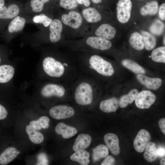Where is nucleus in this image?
<instances>
[{"mask_svg":"<svg viewBox=\"0 0 165 165\" xmlns=\"http://www.w3.org/2000/svg\"><path fill=\"white\" fill-rule=\"evenodd\" d=\"M16 148L9 147L6 148L0 155V164L5 165L13 161L18 155Z\"/></svg>","mask_w":165,"mask_h":165,"instance_id":"21","label":"nucleus"},{"mask_svg":"<svg viewBox=\"0 0 165 165\" xmlns=\"http://www.w3.org/2000/svg\"><path fill=\"white\" fill-rule=\"evenodd\" d=\"M132 7L131 0H119L117 4V16L120 23L124 24L129 20Z\"/></svg>","mask_w":165,"mask_h":165,"instance_id":"6","label":"nucleus"},{"mask_svg":"<svg viewBox=\"0 0 165 165\" xmlns=\"http://www.w3.org/2000/svg\"><path fill=\"white\" fill-rule=\"evenodd\" d=\"M82 14L85 19L89 23H96L102 19L101 14L94 8L90 7L84 9Z\"/></svg>","mask_w":165,"mask_h":165,"instance_id":"20","label":"nucleus"},{"mask_svg":"<svg viewBox=\"0 0 165 165\" xmlns=\"http://www.w3.org/2000/svg\"><path fill=\"white\" fill-rule=\"evenodd\" d=\"M85 44V47L81 48L85 51L87 48L90 50H106L110 49L112 46V43L109 40L97 36L89 37L86 40Z\"/></svg>","mask_w":165,"mask_h":165,"instance_id":"5","label":"nucleus"},{"mask_svg":"<svg viewBox=\"0 0 165 165\" xmlns=\"http://www.w3.org/2000/svg\"><path fill=\"white\" fill-rule=\"evenodd\" d=\"M151 57L155 62L165 63V46L160 47L154 49L152 52Z\"/></svg>","mask_w":165,"mask_h":165,"instance_id":"33","label":"nucleus"},{"mask_svg":"<svg viewBox=\"0 0 165 165\" xmlns=\"http://www.w3.org/2000/svg\"><path fill=\"white\" fill-rule=\"evenodd\" d=\"M92 2L96 4H99L102 2V0H91Z\"/></svg>","mask_w":165,"mask_h":165,"instance_id":"45","label":"nucleus"},{"mask_svg":"<svg viewBox=\"0 0 165 165\" xmlns=\"http://www.w3.org/2000/svg\"><path fill=\"white\" fill-rule=\"evenodd\" d=\"M104 140L111 152L115 155L120 152L119 141L118 136L113 133H108L104 136Z\"/></svg>","mask_w":165,"mask_h":165,"instance_id":"15","label":"nucleus"},{"mask_svg":"<svg viewBox=\"0 0 165 165\" xmlns=\"http://www.w3.org/2000/svg\"><path fill=\"white\" fill-rule=\"evenodd\" d=\"M78 4H83L86 7L89 6L90 5V0H76Z\"/></svg>","mask_w":165,"mask_h":165,"instance_id":"43","label":"nucleus"},{"mask_svg":"<svg viewBox=\"0 0 165 165\" xmlns=\"http://www.w3.org/2000/svg\"><path fill=\"white\" fill-rule=\"evenodd\" d=\"M89 157V152L84 149L75 151L70 158L72 160L77 162L81 165H87L90 162Z\"/></svg>","mask_w":165,"mask_h":165,"instance_id":"23","label":"nucleus"},{"mask_svg":"<svg viewBox=\"0 0 165 165\" xmlns=\"http://www.w3.org/2000/svg\"><path fill=\"white\" fill-rule=\"evenodd\" d=\"M24 9L22 3L13 0L8 6L4 5L0 9V19L12 20L20 14Z\"/></svg>","mask_w":165,"mask_h":165,"instance_id":"4","label":"nucleus"},{"mask_svg":"<svg viewBox=\"0 0 165 165\" xmlns=\"http://www.w3.org/2000/svg\"><path fill=\"white\" fill-rule=\"evenodd\" d=\"M93 151V158L94 162L106 157L108 154V147L103 144L99 145L94 148Z\"/></svg>","mask_w":165,"mask_h":165,"instance_id":"31","label":"nucleus"},{"mask_svg":"<svg viewBox=\"0 0 165 165\" xmlns=\"http://www.w3.org/2000/svg\"><path fill=\"white\" fill-rule=\"evenodd\" d=\"M164 27V24L162 21L156 20L151 24L149 29L153 34L160 35L163 33Z\"/></svg>","mask_w":165,"mask_h":165,"instance_id":"35","label":"nucleus"},{"mask_svg":"<svg viewBox=\"0 0 165 165\" xmlns=\"http://www.w3.org/2000/svg\"><path fill=\"white\" fill-rule=\"evenodd\" d=\"M79 71L92 78L96 74L109 77L115 71L112 64L99 55L88 54L77 62Z\"/></svg>","mask_w":165,"mask_h":165,"instance_id":"2","label":"nucleus"},{"mask_svg":"<svg viewBox=\"0 0 165 165\" xmlns=\"http://www.w3.org/2000/svg\"><path fill=\"white\" fill-rule=\"evenodd\" d=\"M129 42L131 46L134 49L141 50L144 48V44L142 35L139 33L135 32L131 35Z\"/></svg>","mask_w":165,"mask_h":165,"instance_id":"27","label":"nucleus"},{"mask_svg":"<svg viewBox=\"0 0 165 165\" xmlns=\"http://www.w3.org/2000/svg\"><path fill=\"white\" fill-rule=\"evenodd\" d=\"M59 5L62 8L67 9H71L77 7L76 0H60Z\"/></svg>","mask_w":165,"mask_h":165,"instance_id":"36","label":"nucleus"},{"mask_svg":"<svg viewBox=\"0 0 165 165\" xmlns=\"http://www.w3.org/2000/svg\"><path fill=\"white\" fill-rule=\"evenodd\" d=\"M38 165H47L48 164V160L47 156L43 153L40 154L38 157Z\"/></svg>","mask_w":165,"mask_h":165,"instance_id":"37","label":"nucleus"},{"mask_svg":"<svg viewBox=\"0 0 165 165\" xmlns=\"http://www.w3.org/2000/svg\"><path fill=\"white\" fill-rule=\"evenodd\" d=\"M137 78L140 83L149 89L156 90L162 83V80L160 78H150L142 74H138Z\"/></svg>","mask_w":165,"mask_h":165,"instance_id":"14","label":"nucleus"},{"mask_svg":"<svg viewBox=\"0 0 165 165\" xmlns=\"http://www.w3.org/2000/svg\"><path fill=\"white\" fill-rule=\"evenodd\" d=\"M56 133L61 135L64 139H68L76 134L77 130L73 127L67 125L63 123H58L55 128Z\"/></svg>","mask_w":165,"mask_h":165,"instance_id":"17","label":"nucleus"},{"mask_svg":"<svg viewBox=\"0 0 165 165\" xmlns=\"http://www.w3.org/2000/svg\"><path fill=\"white\" fill-rule=\"evenodd\" d=\"M144 44V47L146 50H150L153 49L156 46V40L152 34L145 31H141Z\"/></svg>","mask_w":165,"mask_h":165,"instance_id":"30","label":"nucleus"},{"mask_svg":"<svg viewBox=\"0 0 165 165\" xmlns=\"http://www.w3.org/2000/svg\"><path fill=\"white\" fill-rule=\"evenodd\" d=\"M145 150L144 154V158L149 162L155 161L158 156L155 143L153 142H149Z\"/></svg>","mask_w":165,"mask_h":165,"instance_id":"26","label":"nucleus"},{"mask_svg":"<svg viewBox=\"0 0 165 165\" xmlns=\"http://www.w3.org/2000/svg\"><path fill=\"white\" fill-rule=\"evenodd\" d=\"M159 15L160 19L162 20L165 19V4L163 3L160 6L159 9Z\"/></svg>","mask_w":165,"mask_h":165,"instance_id":"39","label":"nucleus"},{"mask_svg":"<svg viewBox=\"0 0 165 165\" xmlns=\"http://www.w3.org/2000/svg\"><path fill=\"white\" fill-rule=\"evenodd\" d=\"M32 20L34 23L42 24L45 27H47L49 26L53 20L45 14L40 13L36 14L33 16Z\"/></svg>","mask_w":165,"mask_h":165,"instance_id":"34","label":"nucleus"},{"mask_svg":"<svg viewBox=\"0 0 165 165\" xmlns=\"http://www.w3.org/2000/svg\"><path fill=\"white\" fill-rule=\"evenodd\" d=\"M8 115L6 109L2 105L0 104V120L5 119Z\"/></svg>","mask_w":165,"mask_h":165,"instance_id":"40","label":"nucleus"},{"mask_svg":"<svg viewBox=\"0 0 165 165\" xmlns=\"http://www.w3.org/2000/svg\"><path fill=\"white\" fill-rule=\"evenodd\" d=\"M116 31V29L111 25L103 24L97 29L95 34L98 37L109 40L114 38Z\"/></svg>","mask_w":165,"mask_h":165,"instance_id":"13","label":"nucleus"},{"mask_svg":"<svg viewBox=\"0 0 165 165\" xmlns=\"http://www.w3.org/2000/svg\"><path fill=\"white\" fill-rule=\"evenodd\" d=\"M69 93H71V86L63 82L47 83L40 90L42 96L46 98H63Z\"/></svg>","mask_w":165,"mask_h":165,"instance_id":"3","label":"nucleus"},{"mask_svg":"<svg viewBox=\"0 0 165 165\" xmlns=\"http://www.w3.org/2000/svg\"></svg>","mask_w":165,"mask_h":165,"instance_id":"50","label":"nucleus"},{"mask_svg":"<svg viewBox=\"0 0 165 165\" xmlns=\"http://www.w3.org/2000/svg\"><path fill=\"white\" fill-rule=\"evenodd\" d=\"M50 0H28L24 6V9L28 10L36 14L41 13L45 5Z\"/></svg>","mask_w":165,"mask_h":165,"instance_id":"16","label":"nucleus"},{"mask_svg":"<svg viewBox=\"0 0 165 165\" xmlns=\"http://www.w3.org/2000/svg\"><path fill=\"white\" fill-rule=\"evenodd\" d=\"M115 158L111 156H106L101 163V165H112L115 164Z\"/></svg>","mask_w":165,"mask_h":165,"instance_id":"38","label":"nucleus"},{"mask_svg":"<svg viewBox=\"0 0 165 165\" xmlns=\"http://www.w3.org/2000/svg\"><path fill=\"white\" fill-rule=\"evenodd\" d=\"M151 140V136L149 132L145 129L141 130L134 140V147L135 149L138 152H143Z\"/></svg>","mask_w":165,"mask_h":165,"instance_id":"10","label":"nucleus"},{"mask_svg":"<svg viewBox=\"0 0 165 165\" xmlns=\"http://www.w3.org/2000/svg\"><path fill=\"white\" fill-rule=\"evenodd\" d=\"M158 124L160 128L162 133L165 134V119L163 118L159 121Z\"/></svg>","mask_w":165,"mask_h":165,"instance_id":"41","label":"nucleus"},{"mask_svg":"<svg viewBox=\"0 0 165 165\" xmlns=\"http://www.w3.org/2000/svg\"></svg>","mask_w":165,"mask_h":165,"instance_id":"49","label":"nucleus"},{"mask_svg":"<svg viewBox=\"0 0 165 165\" xmlns=\"http://www.w3.org/2000/svg\"><path fill=\"white\" fill-rule=\"evenodd\" d=\"M26 130L29 139L33 143L39 144L43 141L44 137L43 134L30 125H28L26 127Z\"/></svg>","mask_w":165,"mask_h":165,"instance_id":"24","label":"nucleus"},{"mask_svg":"<svg viewBox=\"0 0 165 165\" xmlns=\"http://www.w3.org/2000/svg\"><path fill=\"white\" fill-rule=\"evenodd\" d=\"M15 70L9 65L5 64L0 66V83L7 82L13 77Z\"/></svg>","mask_w":165,"mask_h":165,"instance_id":"22","label":"nucleus"},{"mask_svg":"<svg viewBox=\"0 0 165 165\" xmlns=\"http://www.w3.org/2000/svg\"><path fill=\"white\" fill-rule=\"evenodd\" d=\"M50 121V119L48 117L42 116L36 120L31 121L29 125L38 130H40L42 128L44 129L48 128L49 126Z\"/></svg>","mask_w":165,"mask_h":165,"instance_id":"32","label":"nucleus"},{"mask_svg":"<svg viewBox=\"0 0 165 165\" xmlns=\"http://www.w3.org/2000/svg\"><path fill=\"white\" fill-rule=\"evenodd\" d=\"M49 113L51 117L56 119H64L73 116L75 111L72 107L66 105H59L52 107Z\"/></svg>","mask_w":165,"mask_h":165,"instance_id":"7","label":"nucleus"},{"mask_svg":"<svg viewBox=\"0 0 165 165\" xmlns=\"http://www.w3.org/2000/svg\"><path fill=\"white\" fill-rule=\"evenodd\" d=\"M5 4V0H0V9L3 7Z\"/></svg>","mask_w":165,"mask_h":165,"instance_id":"44","label":"nucleus"},{"mask_svg":"<svg viewBox=\"0 0 165 165\" xmlns=\"http://www.w3.org/2000/svg\"><path fill=\"white\" fill-rule=\"evenodd\" d=\"M165 159H161L160 162V164L161 165H165Z\"/></svg>","mask_w":165,"mask_h":165,"instance_id":"46","label":"nucleus"},{"mask_svg":"<svg viewBox=\"0 0 165 165\" xmlns=\"http://www.w3.org/2000/svg\"><path fill=\"white\" fill-rule=\"evenodd\" d=\"M122 64L123 66L135 73L143 74L146 72L145 69L130 59L123 60L122 61Z\"/></svg>","mask_w":165,"mask_h":165,"instance_id":"29","label":"nucleus"},{"mask_svg":"<svg viewBox=\"0 0 165 165\" xmlns=\"http://www.w3.org/2000/svg\"><path fill=\"white\" fill-rule=\"evenodd\" d=\"M27 22L24 17L20 14L12 19L7 28L9 33L13 34L21 32L24 29Z\"/></svg>","mask_w":165,"mask_h":165,"instance_id":"12","label":"nucleus"},{"mask_svg":"<svg viewBox=\"0 0 165 165\" xmlns=\"http://www.w3.org/2000/svg\"><path fill=\"white\" fill-rule=\"evenodd\" d=\"M49 27L50 41L52 43L58 42L61 39V34L63 28L61 21L58 19H54L50 24Z\"/></svg>","mask_w":165,"mask_h":165,"instance_id":"11","label":"nucleus"},{"mask_svg":"<svg viewBox=\"0 0 165 165\" xmlns=\"http://www.w3.org/2000/svg\"><path fill=\"white\" fill-rule=\"evenodd\" d=\"M156 99V96L152 92L144 90L138 93L135 100V103L139 108H148L155 102Z\"/></svg>","mask_w":165,"mask_h":165,"instance_id":"8","label":"nucleus"},{"mask_svg":"<svg viewBox=\"0 0 165 165\" xmlns=\"http://www.w3.org/2000/svg\"><path fill=\"white\" fill-rule=\"evenodd\" d=\"M119 106V100L115 97H111L101 101L99 107L103 112L107 113L115 112Z\"/></svg>","mask_w":165,"mask_h":165,"instance_id":"19","label":"nucleus"},{"mask_svg":"<svg viewBox=\"0 0 165 165\" xmlns=\"http://www.w3.org/2000/svg\"><path fill=\"white\" fill-rule=\"evenodd\" d=\"M96 90L94 79L80 72L71 86V93L75 101L81 106L92 104Z\"/></svg>","mask_w":165,"mask_h":165,"instance_id":"1","label":"nucleus"},{"mask_svg":"<svg viewBox=\"0 0 165 165\" xmlns=\"http://www.w3.org/2000/svg\"><path fill=\"white\" fill-rule=\"evenodd\" d=\"M159 9V4L156 1H151L147 2L140 9V13L143 16L153 15L157 13Z\"/></svg>","mask_w":165,"mask_h":165,"instance_id":"25","label":"nucleus"},{"mask_svg":"<svg viewBox=\"0 0 165 165\" xmlns=\"http://www.w3.org/2000/svg\"><path fill=\"white\" fill-rule=\"evenodd\" d=\"M91 140V138L89 134H79L77 137L73 146V150L76 151L86 148L90 145Z\"/></svg>","mask_w":165,"mask_h":165,"instance_id":"18","label":"nucleus"},{"mask_svg":"<svg viewBox=\"0 0 165 165\" xmlns=\"http://www.w3.org/2000/svg\"><path fill=\"white\" fill-rule=\"evenodd\" d=\"M61 20L64 24L75 29L78 28L82 22V16L75 11H71L68 14H63Z\"/></svg>","mask_w":165,"mask_h":165,"instance_id":"9","label":"nucleus"},{"mask_svg":"<svg viewBox=\"0 0 165 165\" xmlns=\"http://www.w3.org/2000/svg\"><path fill=\"white\" fill-rule=\"evenodd\" d=\"M0 62H1V59L0 58Z\"/></svg>","mask_w":165,"mask_h":165,"instance_id":"48","label":"nucleus"},{"mask_svg":"<svg viewBox=\"0 0 165 165\" xmlns=\"http://www.w3.org/2000/svg\"><path fill=\"white\" fill-rule=\"evenodd\" d=\"M139 92L136 89L132 90L127 94L122 96L119 101V106L124 108L135 100Z\"/></svg>","mask_w":165,"mask_h":165,"instance_id":"28","label":"nucleus"},{"mask_svg":"<svg viewBox=\"0 0 165 165\" xmlns=\"http://www.w3.org/2000/svg\"><path fill=\"white\" fill-rule=\"evenodd\" d=\"M17 153H18V154H19V153H20V152L19 151H17Z\"/></svg>","mask_w":165,"mask_h":165,"instance_id":"47","label":"nucleus"},{"mask_svg":"<svg viewBox=\"0 0 165 165\" xmlns=\"http://www.w3.org/2000/svg\"><path fill=\"white\" fill-rule=\"evenodd\" d=\"M157 154L158 156L163 157L165 156V150L164 148L160 147L157 149Z\"/></svg>","mask_w":165,"mask_h":165,"instance_id":"42","label":"nucleus"}]
</instances>
